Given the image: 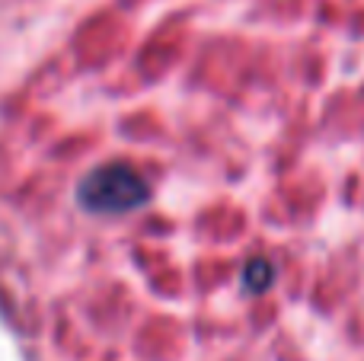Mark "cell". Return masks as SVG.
<instances>
[{"instance_id":"7a4b0ae2","label":"cell","mask_w":364,"mask_h":361,"mask_svg":"<svg viewBox=\"0 0 364 361\" xmlns=\"http://www.w3.org/2000/svg\"><path fill=\"white\" fill-rule=\"evenodd\" d=\"M269 279H272V266L265 259H256L250 262V269H246V281H250L252 291H265L269 288Z\"/></svg>"},{"instance_id":"6da1fadb","label":"cell","mask_w":364,"mask_h":361,"mask_svg":"<svg viewBox=\"0 0 364 361\" xmlns=\"http://www.w3.org/2000/svg\"><path fill=\"white\" fill-rule=\"evenodd\" d=\"M77 198L93 215H128L151 198V185L134 166L102 163L83 176Z\"/></svg>"}]
</instances>
